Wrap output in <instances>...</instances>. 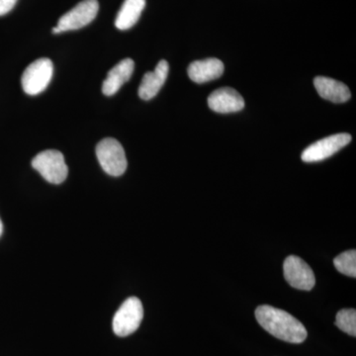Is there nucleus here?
Here are the masks:
<instances>
[{"label":"nucleus","instance_id":"f03ea898","mask_svg":"<svg viewBox=\"0 0 356 356\" xmlns=\"http://www.w3.org/2000/svg\"><path fill=\"white\" fill-rule=\"evenodd\" d=\"M98 161L107 175L120 177L127 170L125 151L118 140L106 138L98 143L96 147Z\"/></svg>","mask_w":356,"mask_h":356},{"label":"nucleus","instance_id":"f8f14e48","mask_svg":"<svg viewBox=\"0 0 356 356\" xmlns=\"http://www.w3.org/2000/svg\"><path fill=\"white\" fill-rule=\"evenodd\" d=\"M224 64L218 58L196 60L188 67V76L196 83H205L219 79L224 74Z\"/></svg>","mask_w":356,"mask_h":356},{"label":"nucleus","instance_id":"f3484780","mask_svg":"<svg viewBox=\"0 0 356 356\" xmlns=\"http://www.w3.org/2000/svg\"><path fill=\"white\" fill-rule=\"evenodd\" d=\"M17 1L18 0H0V16L10 13Z\"/></svg>","mask_w":356,"mask_h":356},{"label":"nucleus","instance_id":"4468645a","mask_svg":"<svg viewBox=\"0 0 356 356\" xmlns=\"http://www.w3.org/2000/svg\"><path fill=\"white\" fill-rule=\"evenodd\" d=\"M146 7V0H125L115 19L117 29H131L139 21L140 14Z\"/></svg>","mask_w":356,"mask_h":356},{"label":"nucleus","instance_id":"9d476101","mask_svg":"<svg viewBox=\"0 0 356 356\" xmlns=\"http://www.w3.org/2000/svg\"><path fill=\"white\" fill-rule=\"evenodd\" d=\"M134 69L135 63L131 58H125L118 63L113 69L110 70L106 79L103 81L102 92L107 96H112L118 92L123 84L130 81Z\"/></svg>","mask_w":356,"mask_h":356},{"label":"nucleus","instance_id":"423d86ee","mask_svg":"<svg viewBox=\"0 0 356 356\" xmlns=\"http://www.w3.org/2000/svg\"><path fill=\"white\" fill-rule=\"evenodd\" d=\"M54 74V65L50 58H43L28 65L23 72L21 83L28 95H38L48 88Z\"/></svg>","mask_w":356,"mask_h":356},{"label":"nucleus","instance_id":"7ed1b4c3","mask_svg":"<svg viewBox=\"0 0 356 356\" xmlns=\"http://www.w3.org/2000/svg\"><path fill=\"white\" fill-rule=\"evenodd\" d=\"M34 170L53 184H60L67 179L69 168L64 154L56 149H47L37 154L32 161Z\"/></svg>","mask_w":356,"mask_h":356},{"label":"nucleus","instance_id":"9b49d317","mask_svg":"<svg viewBox=\"0 0 356 356\" xmlns=\"http://www.w3.org/2000/svg\"><path fill=\"white\" fill-rule=\"evenodd\" d=\"M170 65L166 60L159 63L154 72H149L143 77L139 88V96L143 100H151L158 95L168 76Z\"/></svg>","mask_w":356,"mask_h":356},{"label":"nucleus","instance_id":"2eb2a0df","mask_svg":"<svg viewBox=\"0 0 356 356\" xmlns=\"http://www.w3.org/2000/svg\"><path fill=\"white\" fill-rule=\"evenodd\" d=\"M334 267L339 273L350 277L356 276V252L355 250H348L337 255L334 261Z\"/></svg>","mask_w":356,"mask_h":356},{"label":"nucleus","instance_id":"20e7f679","mask_svg":"<svg viewBox=\"0 0 356 356\" xmlns=\"http://www.w3.org/2000/svg\"><path fill=\"white\" fill-rule=\"evenodd\" d=\"M144 318L142 302L131 297L122 304L113 318V331L118 337H128L139 329Z\"/></svg>","mask_w":356,"mask_h":356},{"label":"nucleus","instance_id":"f257e3e1","mask_svg":"<svg viewBox=\"0 0 356 356\" xmlns=\"http://www.w3.org/2000/svg\"><path fill=\"white\" fill-rule=\"evenodd\" d=\"M255 318L266 332L286 343H302L308 336L304 325L281 309L268 305L257 307Z\"/></svg>","mask_w":356,"mask_h":356},{"label":"nucleus","instance_id":"ddd939ff","mask_svg":"<svg viewBox=\"0 0 356 356\" xmlns=\"http://www.w3.org/2000/svg\"><path fill=\"white\" fill-rule=\"evenodd\" d=\"M318 95L334 103H343L350 99V90L346 84L331 77L317 76L314 81Z\"/></svg>","mask_w":356,"mask_h":356},{"label":"nucleus","instance_id":"dca6fc26","mask_svg":"<svg viewBox=\"0 0 356 356\" xmlns=\"http://www.w3.org/2000/svg\"><path fill=\"white\" fill-rule=\"evenodd\" d=\"M336 325L351 337L356 336V311L355 309H343L337 314Z\"/></svg>","mask_w":356,"mask_h":356},{"label":"nucleus","instance_id":"6e6552de","mask_svg":"<svg viewBox=\"0 0 356 356\" xmlns=\"http://www.w3.org/2000/svg\"><path fill=\"white\" fill-rule=\"evenodd\" d=\"M283 273L285 280L293 288L310 291L315 286L316 280L313 269L296 255H290L285 259Z\"/></svg>","mask_w":356,"mask_h":356},{"label":"nucleus","instance_id":"0eeeda50","mask_svg":"<svg viewBox=\"0 0 356 356\" xmlns=\"http://www.w3.org/2000/svg\"><path fill=\"white\" fill-rule=\"evenodd\" d=\"M351 136L348 133L336 134L314 143L304 149L302 161L305 163H317L334 156L346 145L350 144Z\"/></svg>","mask_w":356,"mask_h":356},{"label":"nucleus","instance_id":"39448f33","mask_svg":"<svg viewBox=\"0 0 356 356\" xmlns=\"http://www.w3.org/2000/svg\"><path fill=\"white\" fill-rule=\"evenodd\" d=\"M99 10L97 0H83L58 20L57 27L53 28L54 34L72 31L86 27L92 22Z\"/></svg>","mask_w":356,"mask_h":356},{"label":"nucleus","instance_id":"a211bd4d","mask_svg":"<svg viewBox=\"0 0 356 356\" xmlns=\"http://www.w3.org/2000/svg\"><path fill=\"white\" fill-rule=\"evenodd\" d=\"M2 232H3V225H2L1 219H0V236L2 235Z\"/></svg>","mask_w":356,"mask_h":356},{"label":"nucleus","instance_id":"1a4fd4ad","mask_svg":"<svg viewBox=\"0 0 356 356\" xmlns=\"http://www.w3.org/2000/svg\"><path fill=\"white\" fill-rule=\"evenodd\" d=\"M208 106L217 113H234L243 109L245 100L235 89L222 88L211 93Z\"/></svg>","mask_w":356,"mask_h":356}]
</instances>
